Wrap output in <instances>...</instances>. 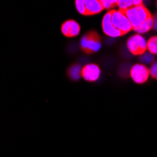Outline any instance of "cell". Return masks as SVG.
I'll use <instances>...</instances> for the list:
<instances>
[{"mask_svg":"<svg viewBox=\"0 0 157 157\" xmlns=\"http://www.w3.org/2000/svg\"><path fill=\"white\" fill-rule=\"evenodd\" d=\"M126 16L129 19L133 29L138 27L142 23H144L151 15L149 10L144 5H139L136 7H132L130 9L126 10L125 11Z\"/></svg>","mask_w":157,"mask_h":157,"instance_id":"6da1fadb","label":"cell"},{"mask_svg":"<svg viewBox=\"0 0 157 157\" xmlns=\"http://www.w3.org/2000/svg\"><path fill=\"white\" fill-rule=\"evenodd\" d=\"M111 21H112L113 25L115 26L119 31H121L122 35L127 34L128 32L133 30V26L123 10H112Z\"/></svg>","mask_w":157,"mask_h":157,"instance_id":"7a4b0ae2","label":"cell"},{"mask_svg":"<svg viewBox=\"0 0 157 157\" xmlns=\"http://www.w3.org/2000/svg\"><path fill=\"white\" fill-rule=\"evenodd\" d=\"M81 47L87 54H92L100 50L101 48V39L99 35L93 31L85 34L81 39Z\"/></svg>","mask_w":157,"mask_h":157,"instance_id":"3957f363","label":"cell"},{"mask_svg":"<svg viewBox=\"0 0 157 157\" xmlns=\"http://www.w3.org/2000/svg\"><path fill=\"white\" fill-rule=\"evenodd\" d=\"M127 48L134 56H141L148 51L147 40L141 34H135L127 40Z\"/></svg>","mask_w":157,"mask_h":157,"instance_id":"277c9868","label":"cell"},{"mask_svg":"<svg viewBox=\"0 0 157 157\" xmlns=\"http://www.w3.org/2000/svg\"><path fill=\"white\" fill-rule=\"evenodd\" d=\"M130 75L133 81L136 84H143L147 82L150 76V69L142 63L135 64L130 71Z\"/></svg>","mask_w":157,"mask_h":157,"instance_id":"5b68a950","label":"cell"},{"mask_svg":"<svg viewBox=\"0 0 157 157\" xmlns=\"http://www.w3.org/2000/svg\"><path fill=\"white\" fill-rule=\"evenodd\" d=\"M100 75H101V70H100L99 66L96 64L90 63L85 65L82 68V73L81 76L89 82H95L99 79Z\"/></svg>","mask_w":157,"mask_h":157,"instance_id":"8992f818","label":"cell"},{"mask_svg":"<svg viewBox=\"0 0 157 157\" xmlns=\"http://www.w3.org/2000/svg\"><path fill=\"white\" fill-rule=\"evenodd\" d=\"M102 27H103L104 33L111 38H117V37H120L122 35L121 32L119 31L112 24L111 10H109L106 14H105V16L103 18V22H102Z\"/></svg>","mask_w":157,"mask_h":157,"instance_id":"52a82bcc","label":"cell"},{"mask_svg":"<svg viewBox=\"0 0 157 157\" xmlns=\"http://www.w3.org/2000/svg\"><path fill=\"white\" fill-rule=\"evenodd\" d=\"M61 32L69 38L76 37L80 33V25L75 20H67L61 25Z\"/></svg>","mask_w":157,"mask_h":157,"instance_id":"ba28073f","label":"cell"},{"mask_svg":"<svg viewBox=\"0 0 157 157\" xmlns=\"http://www.w3.org/2000/svg\"><path fill=\"white\" fill-rule=\"evenodd\" d=\"M85 9L87 16L95 15L105 10L101 0H85Z\"/></svg>","mask_w":157,"mask_h":157,"instance_id":"9c48e42d","label":"cell"},{"mask_svg":"<svg viewBox=\"0 0 157 157\" xmlns=\"http://www.w3.org/2000/svg\"><path fill=\"white\" fill-rule=\"evenodd\" d=\"M139 5H143V0H118L117 2V6L119 10L123 11L132 7H136Z\"/></svg>","mask_w":157,"mask_h":157,"instance_id":"30bf717a","label":"cell"},{"mask_svg":"<svg viewBox=\"0 0 157 157\" xmlns=\"http://www.w3.org/2000/svg\"><path fill=\"white\" fill-rule=\"evenodd\" d=\"M151 28H153V17L150 16L144 23H142L138 27L135 28V31L137 34H144L146 32H149Z\"/></svg>","mask_w":157,"mask_h":157,"instance_id":"8fae6325","label":"cell"},{"mask_svg":"<svg viewBox=\"0 0 157 157\" xmlns=\"http://www.w3.org/2000/svg\"><path fill=\"white\" fill-rule=\"evenodd\" d=\"M82 67L78 64H75L71 66L68 70V75L72 80H78L81 77Z\"/></svg>","mask_w":157,"mask_h":157,"instance_id":"7c38bea8","label":"cell"},{"mask_svg":"<svg viewBox=\"0 0 157 157\" xmlns=\"http://www.w3.org/2000/svg\"><path fill=\"white\" fill-rule=\"evenodd\" d=\"M147 47L151 54L153 56L157 55V36H152L149 40H147Z\"/></svg>","mask_w":157,"mask_h":157,"instance_id":"4fadbf2b","label":"cell"},{"mask_svg":"<svg viewBox=\"0 0 157 157\" xmlns=\"http://www.w3.org/2000/svg\"><path fill=\"white\" fill-rule=\"evenodd\" d=\"M139 59H140V61H141L142 64L148 65V64H152L154 58H153V55L151 54V53L148 51V52H145L144 54H142V55L140 56Z\"/></svg>","mask_w":157,"mask_h":157,"instance_id":"5bb4252c","label":"cell"},{"mask_svg":"<svg viewBox=\"0 0 157 157\" xmlns=\"http://www.w3.org/2000/svg\"><path fill=\"white\" fill-rule=\"evenodd\" d=\"M102 5L105 10H111L113 7L117 5L118 0H101Z\"/></svg>","mask_w":157,"mask_h":157,"instance_id":"9a60e30c","label":"cell"},{"mask_svg":"<svg viewBox=\"0 0 157 157\" xmlns=\"http://www.w3.org/2000/svg\"><path fill=\"white\" fill-rule=\"evenodd\" d=\"M75 7L77 11L80 14L86 15V9H85V0H75Z\"/></svg>","mask_w":157,"mask_h":157,"instance_id":"2e32d148","label":"cell"},{"mask_svg":"<svg viewBox=\"0 0 157 157\" xmlns=\"http://www.w3.org/2000/svg\"><path fill=\"white\" fill-rule=\"evenodd\" d=\"M150 75L152 78L157 79V62H154L151 64L150 68Z\"/></svg>","mask_w":157,"mask_h":157,"instance_id":"e0dca14e","label":"cell"},{"mask_svg":"<svg viewBox=\"0 0 157 157\" xmlns=\"http://www.w3.org/2000/svg\"><path fill=\"white\" fill-rule=\"evenodd\" d=\"M152 17H153V29L157 31V13Z\"/></svg>","mask_w":157,"mask_h":157,"instance_id":"ac0fdd59","label":"cell"},{"mask_svg":"<svg viewBox=\"0 0 157 157\" xmlns=\"http://www.w3.org/2000/svg\"><path fill=\"white\" fill-rule=\"evenodd\" d=\"M156 6H157V0H156Z\"/></svg>","mask_w":157,"mask_h":157,"instance_id":"d6986e66","label":"cell"}]
</instances>
